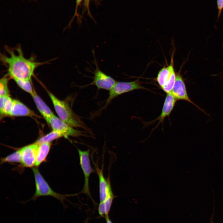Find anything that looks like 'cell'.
Segmentation results:
<instances>
[{
    "label": "cell",
    "instance_id": "ac0fdd59",
    "mask_svg": "<svg viewBox=\"0 0 223 223\" xmlns=\"http://www.w3.org/2000/svg\"><path fill=\"white\" fill-rule=\"evenodd\" d=\"M21 149L20 148L7 156L1 158L0 164L7 162L21 163Z\"/></svg>",
    "mask_w": 223,
    "mask_h": 223
},
{
    "label": "cell",
    "instance_id": "52a82bcc",
    "mask_svg": "<svg viewBox=\"0 0 223 223\" xmlns=\"http://www.w3.org/2000/svg\"><path fill=\"white\" fill-rule=\"evenodd\" d=\"M47 123L50 126L52 130L61 133L63 137H77L82 135L81 131L74 129L54 115L48 120Z\"/></svg>",
    "mask_w": 223,
    "mask_h": 223
},
{
    "label": "cell",
    "instance_id": "30bf717a",
    "mask_svg": "<svg viewBox=\"0 0 223 223\" xmlns=\"http://www.w3.org/2000/svg\"><path fill=\"white\" fill-rule=\"evenodd\" d=\"M167 94L161 113L157 118L151 122H154L155 121L158 120L159 122L156 127H157L160 123H163L164 119L169 116L177 101L171 92Z\"/></svg>",
    "mask_w": 223,
    "mask_h": 223
},
{
    "label": "cell",
    "instance_id": "5b68a950",
    "mask_svg": "<svg viewBox=\"0 0 223 223\" xmlns=\"http://www.w3.org/2000/svg\"><path fill=\"white\" fill-rule=\"evenodd\" d=\"M79 157L80 164L84 176L85 182L81 192L91 198L89 187V179L90 174L94 171L91 167L89 157V150L83 151L77 149Z\"/></svg>",
    "mask_w": 223,
    "mask_h": 223
},
{
    "label": "cell",
    "instance_id": "7a4b0ae2",
    "mask_svg": "<svg viewBox=\"0 0 223 223\" xmlns=\"http://www.w3.org/2000/svg\"><path fill=\"white\" fill-rule=\"evenodd\" d=\"M47 92L55 112L60 119L73 128H85L67 102L59 99L50 91H47Z\"/></svg>",
    "mask_w": 223,
    "mask_h": 223
},
{
    "label": "cell",
    "instance_id": "2e32d148",
    "mask_svg": "<svg viewBox=\"0 0 223 223\" xmlns=\"http://www.w3.org/2000/svg\"><path fill=\"white\" fill-rule=\"evenodd\" d=\"M35 166L37 167L44 162L49 152L51 142H45L39 144Z\"/></svg>",
    "mask_w": 223,
    "mask_h": 223
},
{
    "label": "cell",
    "instance_id": "484cf974",
    "mask_svg": "<svg viewBox=\"0 0 223 223\" xmlns=\"http://www.w3.org/2000/svg\"><path fill=\"white\" fill-rule=\"evenodd\" d=\"M105 218L106 221V223H113L112 221L110 219L109 216H106Z\"/></svg>",
    "mask_w": 223,
    "mask_h": 223
},
{
    "label": "cell",
    "instance_id": "ffe728a7",
    "mask_svg": "<svg viewBox=\"0 0 223 223\" xmlns=\"http://www.w3.org/2000/svg\"><path fill=\"white\" fill-rule=\"evenodd\" d=\"M63 137L61 133L52 130L51 132L37 140L35 142L40 144L45 142H51L52 141Z\"/></svg>",
    "mask_w": 223,
    "mask_h": 223
},
{
    "label": "cell",
    "instance_id": "9c48e42d",
    "mask_svg": "<svg viewBox=\"0 0 223 223\" xmlns=\"http://www.w3.org/2000/svg\"><path fill=\"white\" fill-rule=\"evenodd\" d=\"M39 145V144L35 142L21 148V163L22 166L25 167L31 168L35 165Z\"/></svg>",
    "mask_w": 223,
    "mask_h": 223
},
{
    "label": "cell",
    "instance_id": "603a6c76",
    "mask_svg": "<svg viewBox=\"0 0 223 223\" xmlns=\"http://www.w3.org/2000/svg\"><path fill=\"white\" fill-rule=\"evenodd\" d=\"M217 8L218 10L217 19L221 15L222 11L223 9V0H216Z\"/></svg>",
    "mask_w": 223,
    "mask_h": 223
},
{
    "label": "cell",
    "instance_id": "4316f807",
    "mask_svg": "<svg viewBox=\"0 0 223 223\" xmlns=\"http://www.w3.org/2000/svg\"></svg>",
    "mask_w": 223,
    "mask_h": 223
},
{
    "label": "cell",
    "instance_id": "8992f818",
    "mask_svg": "<svg viewBox=\"0 0 223 223\" xmlns=\"http://www.w3.org/2000/svg\"><path fill=\"white\" fill-rule=\"evenodd\" d=\"M95 69L93 73V81L89 85H94L98 89H103L109 91L114 86L116 81L111 76L102 71L98 67L94 56Z\"/></svg>",
    "mask_w": 223,
    "mask_h": 223
},
{
    "label": "cell",
    "instance_id": "cb8c5ba5",
    "mask_svg": "<svg viewBox=\"0 0 223 223\" xmlns=\"http://www.w3.org/2000/svg\"><path fill=\"white\" fill-rule=\"evenodd\" d=\"M82 1V0H76V5L75 7V13L72 18V20H71L72 21L76 16L77 17L79 15L78 14V7L80 5Z\"/></svg>",
    "mask_w": 223,
    "mask_h": 223
},
{
    "label": "cell",
    "instance_id": "7c38bea8",
    "mask_svg": "<svg viewBox=\"0 0 223 223\" xmlns=\"http://www.w3.org/2000/svg\"><path fill=\"white\" fill-rule=\"evenodd\" d=\"M31 95L37 109L47 122L48 120L54 115V114L38 95L34 89L33 93Z\"/></svg>",
    "mask_w": 223,
    "mask_h": 223
},
{
    "label": "cell",
    "instance_id": "9a60e30c",
    "mask_svg": "<svg viewBox=\"0 0 223 223\" xmlns=\"http://www.w3.org/2000/svg\"><path fill=\"white\" fill-rule=\"evenodd\" d=\"M13 106V99L9 96H0L1 117L11 116Z\"/></svg>",
    "mask_w": 223,
    "mask_h": 223
},
{
    "label": "cell",
    "instance_id": "3957f363",
    "mask_svg": "<svg viewBox=\"0 0 223 223\" xmlns=\"http://www.w3.org/2000/svg\"><path fill=\"white\" fill-rule=\"evenodd\" d=\"M32 170L35 178V191L32 197L28 201L24 202V203L31 200L35 201L41 196H50L59 200L64 206V202L66 197L72 195H62L55 192L44 179L37 167L33 168Z\"/></svg>",
    "mask_w": 223,
    "mask_h": 223
},
{
    "label": "cell",
    "instance_id": "8fae6325",
    "mask_svg": "<svg viewBox=\"0 0 223 223\" xmlns=\"http://www.w3.org/2000/svg\"><path fill=\"white\" fill-rule=\"evenodd\" d=\"M11 116L38 117L33 111L15 99H13V106Z\"/></svg>",
    "mask_w": 223,
    "mask_h": 223
},
{
    "label": "cell",
    "instance_id": "ba28073f",
    "mask_svg": "<svg viewBox=\"0 0 223 223\" xmlns=\"http://www.w3.org/2000/svg\"><path fill=\"white\" fill-rule=\"evenodd\" d=\"M177 100H183L190 103L206 115L205 111L193 102L190 98L186 89L185 84L180 72L176 73L175 83L171 92Z\"/></svg>",
    "mask_w": 223,
    "mask_h": 223
},
{
    "label": "cell",
    "instance_id": "7402d4cb",
    "mask_svg": "<svg viewBox=\"0 0 223 223\" xmlns=\"http://www.w3.org/2000/svg\"><path fill=\"white\" fill-rule=\"evenodd\" d=\"M9 77H10L6 74L0 80V96L10 95L8 86Z\"/></svg>",
    "mask_w": 223,
    "mask_h": 223
},
{
    "label": "cell",
    "instance_id": "277c9868",
    "mask_svg": "<svg viewBox=\"0 0 223 223\" xmlns=\"http://www.w3.org/2000/svg\"><path fill=\"white\" fill-rule=\"evenodd\" d=\"M137 90H147V89L142 85L138 79L130 82L116 81L109 90V96L101 110L106 108L115 98L123 94Z\"/></svg>",
    "mask_w": 223,
    "mask_h": 223
},
{
    "label": "cell",
    "instance_id": "6da1fadb",
    "mask_svg": "<svg viewBox=\"0 0 223 223\" xmlns=\"http://www.w3.org/2000/svg\"><path fill=\"white\" fill-rule=\"evenodd\" d=\"M5 49L8 55L1 53L0 60L7 67V74L12 79L31 81L36 68L46 63L37 62L33 57L26 58L20 45L15 48L6 46Z\"/></svg>",
    "mask_w": 223,
    "mask_h": 223
},
{
    "label": "cell",
    "instance_id": "44dd1931",
    "mask_svg": "<svg viewBox=\"0 0 223 223\" xmlns=\"http://www.w3.org/2000/svg\"><path fill=\"white\" fill-rule=\"evenodd\" d=\"M176 77V73L174 71L173 65L172 68L170 76L168 81L166 84L161 88L167 94L171 92L175 83Z\"/></svg>",
    "mask_w": 223,
    "mask_h": 223
},
{
    "label": "cell",
    "instance_id": "4fadbf2b",
    "mask_svg": "<svg viewBox=\"0 0 223 223\" xmlns=\"http://www.w3.org/2000/svg\"><path fill=\"white\" fill-rule=\"evenodd\" d=\"M99 181V198L100 202L104 201L108 196L107 179L104 178L103 169H100L96 167Z\"/></svg>",
    "mask_w": 223,
    "mask_h": 223
},
{
    "label": "cell",
    "instance_id": "5bb4252c",
    "mask_svg": "<svg viewBox=\"0 0 223 223\" xmlns=\"http://www.w3.org/2000/svg\"><path fill=\"white\" fill-rule=\"evenodd\" d=\"M173 64V54L172 55L170 64L164 67L159 71L156 78V81L162 88L167 83L170 77L171 68Z\"/></svg>",
    "mask_w": 223,
    "mask_h": 223
},
{
    "label": "cell",
    "instance_id": "d6986e66",
    "mask_svg": "<svg viewBox=\"0 0 223 223\" xmlns=\"http://www.w3.org/2000/svg\"><path fill=\"white\" fill-rule=\"evenodd\" d=\"M13 79L17 85L23 90L30 95L33 93L34 89L33 87L31 81L18 79Z\"/></svg>",
    "mask_w": 223,
    "mask_h": 223
},
{
    "label": "cell",
    "instance_id": "d4e9b609",
    "mask_svg": "<svg viewBox=\"0 0 223 223\" xmlns=\"http://www.w3.org/2000/svg\"><path fill=\"white\" fill-rule=\"evenodd\" d=\"M90 0H84V6L85 8L86 9L87 12L89 16L91 17H92V15L91 14L90 10Z\"/></svg>",
    "mask_w": 223,
    "mask_h": 223
},
{
    "label": "cell",
    "instance_id": "e0dca14e",
    "mask_svg": "<svg viewBox=\"0 0 223 223\" xmlns=\"http://www.w3.org/2000/svg\"><path fill=\"white\" fill-rule=\"evenodd\" d=\"M114 198L115 196L113 194L109 195L104 201L100 202L98 207V212L100 216L105 217L109 216Z\"/></svg>",
    "mask_w": 223,
    "mask_h": 223
}]
</instances>
